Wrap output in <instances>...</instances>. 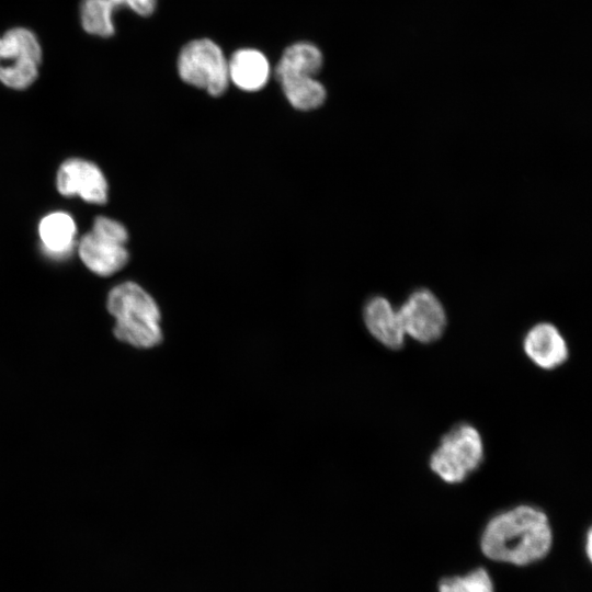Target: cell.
<instances>
[{
	"label": "cell",
	"mask_w": 592,
	"mask_h": 592,
	"mask_svg": "<svg viewBox=\"0 0 592 592\" xmlns=\"http://www.w3.org/2000/svg\"><path fill=\"white\" fill-rule=\"evenodd\" d=\"M127 240L128 232L121 223L99 216L92 229L77 243L78 254L91 272L109 276L126 265L129 257L125 247Z\"/></svg>",
	"instance_id": "obj_5"
},
{
	"label": "cell",
	"mask_w": 592,
	"mask_h": 592,
	"mask_svg": "<svg viewBox=\"0 0 592 592\" xmlns=\"http://www.w3.org/2000/svg\"><path fill=\"white\" fill-rule=\"evenodd\" d=\"M38 235L45 254L62 259L77 247V227L73 218L65 212H54L42 218Z\"/></svg>",
	"instance_id": "obj_12"
},
{
	"label": "cell",
	"mask_w": 592,
	"mask_h": 592,
	"mask_svg": "<svg viewBox=\"0 0 592 592\" xmlns=\"http://www.w3.org/2000/svg\"><path fill=\"white\" fill-rule=\"evenodd\" d=\"M270 71L267 58L258 49H239L228 60L229 81L248 92L262 89L269 81Z\"/></svg>",
	"instance_id": "obj_13"
},
{
	"label": "cell",
	"mask_w": 592,
	"mask_h": 592,
	"mask_svg": "<svg viewBox=\"0 0 592 592\" xmlns=\"http://www.w3.org/2000/svg\"><path fill=\"white\" fill-rule=\"evenodd\" d=\"M440 592H493L488 572L478 568L465 577L444 578L439 584Z\"/></svg>",
	"instance_id": "obj_15"
},
{
	"label": "cell",
	"mask_w": 592,
	"mask_h": 592,
	"mask_svg": "<svg viewBox=\"0 0 592 592\" xmlns=\"http://www.w3.org/2000/svg\"><path fill=\"white\" fill-rule=\"evenodd\" d=\"M42 47L25 27H13L0 37V81L12 89H26L38 77Z\"/></svg>",
	"instance_id": "obj_7"
},
{
	"label": "cell",
	"mask_w": 592,
	"mask_h": 592,
	"mask_svg": "<svg viewBox=\"0 0 592 592\" xmlns=\"http://www.w3.org/2000/svg\"><path fill=\"white\" fill-rule=\"evenodd\" d=\"M483 456L479 431L469 423H458L441 437L429 466L444 482L462 483L479 468Z\"/></svg>",
	"instance_id": "obj_4"
},
{
	"label": "cell",
	"mask_w": 592,
	"mask_h": 592,
	"mask_svg": "<svg viewBox=\"0 0 592 592\" xmlns=\"http://www.w3.org/2000/svg\"><path fill=\"white\" fill-rule=\"evenodd\" d=\"M363 319L368 332L390 350H400L405 344V332L398 310L384 296H373L363 309Z\"/></svg>",
	"instance_id": "obj_11"
},
{
	"label": "cell",
	"mask_w": 592,
	"mask_h": 592,
	"mask_svg": "<svg viewBox=\"0 0 592 592\" xmlns=\"http://www.w3.org/2000/svg\"><path fill=\"white\" fill-rule=\"evenodd\" d=\"M57 190L64 196H79L88 203L104 204L107 200V182L94 163L71 158L57 172Z\"/></svg>",
	"instance_id": "obj_9"
},
{
	"label": "cell",
	"mask_w": 592,
	"mask_h": 592,
	"mask_svg": "<svg viewBox=\"0 0 592 592\" xmlns=\"http://www.w3.org/2000/svg\"><path fill=\"white\" fill-rule=\"evenodd\" d=\"M551 543L547 515L534 506L519 505L487 523L480 547L492 560L524 566L544 558Z\"/></svg>",
	"instance_id": "obj_1"
},
{
	"label": "cell",
	"mask_w": 592,
	"mask_h": 592,
	"mask_svg": "<svg viewBox=\"0 0 592 592\" xmlns=\"http://www.w3.org/2000/svg\"><path fill=\"white\" fill-rule=\"evenodd\" d=\"M115 8L128 7L141 16L150 15L157 5V0H109Z\"/></svg>",
	"instance_id": "obj_16"
},
{
	"label": "cell",
	"mask_w": 592,
	"mask_h": 592,
	"mask_svg": "<svg viewBox=\"0 0 592 592\" xmlns=\"http://www.w3.org/2000/svg\"><path fill=\"white\" fill-rule=\"evenodd\" d=\"M591 531H589L587 535V555L589 558H591Z\"/></svg>",
	"instance_id": "obj_17"
},
{
	"label": "cell",
	"mask_w": 592,
	"mask_h": 592,
	"mask_svg": "<svg viewBox=\"0 0 592 592\" xmlns=\"http://www.w3.org/2000/svg\"><path fill=\"white\" fill-rule=\"evenodd\" d=\"M115 9L109 0H82L80 4L82 29L100 37L114 35L113 12Z\"/></svg>",
	"instance_id": "obj_14"
},
{
	"label": "cell",
	"mask_w": 592,
	"mask_h": 592,
	"mask_svg": "<svg viewBox=\"0 0 592 592\" xmlns=\"http://www.w3.org/2000/svg\"><path fill=\"white\" fill-rule=\"evenodd\" d=\"M106 307L115 319L117 340L138 349L162 342L161 314L155 299L138 284L124 282L112 288Z\"/></svg>",
	"instance_id": "obj_2"
},
{
	"label": "cell",
	"mask_w": 592,
	"mask_h": 592,
	"mask_svg": "<svg viewBox=\"0 0 592 592\" xmlns=\"http://www.w3.org/2000/svg\"><path fill=\"white\" fill-rule=\"evenodd\" d=\"M180 78L213 96L221 95L228 88V60L220 47L208 38L187 43L178 58Z\"/></svg>",
	"instance_id": "obj_6"
},
{
	"label": "cell",
	"mask_w": 592,
	"mask_h": 592,
	"mask_svg": "<svg viewBox=\"0 0 592 592\" xmlns=\"http://www.w3.org/2000/svg\"><path fill=\"white\" fill-rule=\"evenodd\" d=\"M322 61L320 49L311 43H295L284 50L275 68V77L295 109L310 111L325 102L326 89L315 78Z\"/></svg>",
	"instance_id": "obj_3"
},
{
	"label": "cell",
	"mask_w": 592,
	"mask_h": 592,
	"mask_svg": "<svg viewBox=\"0 0 592 592\" xmlns=\"http://www.w3.org/2000/svg\"><path fill=\"white\" fill-rule=\"evenodd\" d=\"M523 351L537 367L547 371L561 366L569 357L566 339L550 322H538L528 329Z\"/></svg>",
	"instance_id": "obj_10"
},
{
	"label": "cell",
	"mask_w": 592,
	"mask_h": 592,
	"mask_svg": "<svg viewBox=\"0 0 592 592\" xmlns=\"http://www.w3.org/2000/svg\"><path fill=\"white\" fill-rule=\"evenodd\" d=\"M406 335L429 344L439 340L446 328L445 309L433 292L418 288L397 309Z\"/></svg>",
	"instance_id": "obj_8"
}]
</instances>
